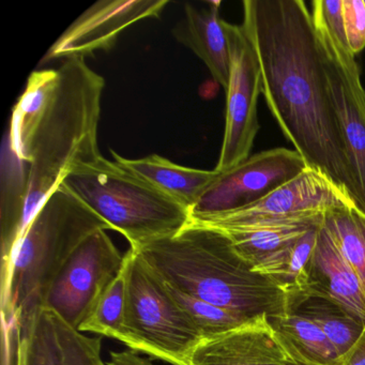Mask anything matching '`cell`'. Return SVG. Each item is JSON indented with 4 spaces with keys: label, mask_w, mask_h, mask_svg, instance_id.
<instances>
[{
    "label": "cell",
    "mask_w": 365,
    "mask_h": 365,
    "mask_svg": "<svg viewBox=\"0 0 365 365\" xmlns=\"http://www.w3.org/2000/svg\"><path fill=\"white\" fill-rule=\"evenodd\" d=\"M220 3L210 8H196L187 4L185 19L175 27V37L193 51L207 66L212 78L227 88L230 72V48L226 21L220 18Z\"/></svg>",
    "instance_id": "cell-16"
},
{
    "label": "cell",
    "mask_w": 365,
    "mask_h": 365,
    "mask_svg": "<svg viewBox=\"0 0 365 365\" xmlns=\"http://www.w3.org/2000/svg\"><path fill=\"white\" fill-rule=\"evenodd\" d=\"M302 294H316L334 301L365 324L364 288L322 223Z\"/></svg>",
    "instance_id": "cell-14"
},
{
    "label": "cell",
    "mask_w": 365,
    "mask_h": 365,
    "mask_svg": "<svg viewBox=\"0 0 365 365\" xmlns=\"http://www.w3.org/2000/svg\"><path fill=\"white\" fill-rule=\"evenodd\" d=\"M322 226L365 290V215L349 202L336 205L324 211Z\"/></svg>",
    "instance_id": "cell-21"
},
{
    "label": "cell",
    "mask_w": 365,
    "mask_h": 365,
    "mask_svg": "<svg viewBox=\"0 0 365 365\" xmlns=\"http://www.w3.org/2000/svg\"><path fill=\"white\" fill-rule=\"evenodd\" d=\"M66 365H106L102 358V339L86 336L71 328L52 311Z\"/></svg>",
    "instance_id": "cell-25"
},
{
    "label": "cell",
    "mask_w": 365,
    "mask_h": 365,
    "mask_svg": "<svg viewBox=\"0 0 365 365\" xmlns=\"http://www.w3.org/2000/svg\"><path fill=\"white\" fill-rule=\"evenodd\" d=\"M242 5L241 26L257 57L269 110L307 168L356 207V185L313 14L302 0H245Z\"/></svg>",
    "instance_id": "cell-1"
},
{
    "label": "cell",
    "mask_w": 365,
    "mask_h": 365,
    "mask_svg": "<svg viewBox=\"0 0 365 365\" xmlns=\"http://www.w3.org/2000/svg\"><path fill=\"white\" fill-rule=\"evenodd\" d=\"M329 93L341 125L356 190V208L365 215V89L356 56L314 18Z\"/></svg>",
    "instance_id": "cell-9"
},
{
    "label": "cell",
    "mask_w": 365,
    "mask_h": 365,
    "mask_svg": "<svg viewBox=\"0 0 365 365\" xmlns=\"http://www.w3.org/2000/svg\"><path fill=\"white\" fill-rule=\"evenodd\" d=\"M191 365H300L283 347L268 316L262 315L223 334L204 339Z\"/></svg>",
    "instance_id": "cell-13"
},
{
    "label": "cell",
    "mask_w": 365,
    "mask_h": 365,
    "mask_svg": "<svg viewBox=\"0 0 365 365\" xmlns=\"http://www.w3.org/2000/svg\"><path fill=\"white\" fill-rule=\"evenodd\" d=\"M312 7L314 18L319 20L333 37L348 48L344 29L343 0H315Z\"/></svg>",
    "instance_id": "cell-27"
},
{
    "label": "cell",
    "mask_w": 365,
    "mask_h": 365,
    "mask_svg": "<svg viewBox=\"0 0 365 365\" xmlns=\"http://www.w3.org/2000/svg\"><path fill=\"white\" fill-rule=\"evenodd\" d=\"M98 230L112 227L71 190L59 185L16 245L9 275L1 283V320L16 322L23 332L43 307L66 262Z\"/></svg>",
    "instance_id": "cell-4"
},
{
    "label": "cell",
    "mask_w": 365,
    "mask_h": 365,
    "mask_svg": "<svg viewBox=\"0 0 365 365\" xmlns=\"http://www.w3.org/2000/svg\"><path fill=\"white\" fill-rule=\"evenodd\" d=\"M345 202L351 204L330 181L307 168L255 204L230 212L191 219V222L221 230L296 223L322 217L327 209Z\"/></svg>",
    "instance_id": "cell-11"
},
{
    "label": "cell",
    "mask_w": 365,
    "mask_h": 365,
    "mask_svg": "<svg viewBox=\"0 0 365 365\" xmlns=\"http://www.w3.org/2000/svg\"><path fill=\"white\" fill-rule=\"evenodd\" d=\"M279 341L300 365H345L330 339L311 320L288 313L268 317Z\"/></svg>",
    "instance_id": "cell-20"
},
{
    "label": "cell",
    "mask_w": 365,
    "mask_h": 365,
    "mask_svg": "<svg viewBox=\"0 0 365 365\" xmlns=\"http://www.w3.org/2000/svg\"><path fill=\"white\" fill-rule=\"evenodd\" d=\"M289 313L313 322L330 339L345 363L365 334V324L334 301L316 294L289 296Z\"/></svg>",
    "instance_id": "cell-19"
},
{
    "label": "cell",
    "mask_w": 365,
    "mask_h": 365,
    "mask_svg": "<svg viewBox=\"0 0 365 365\" xmlns=\"http://www.w3.org/2000/svg\"><path fill=\"white\" fill-rule=\"evenodd\" d=\"M125 262L106 230L86 239L66 262L46 294L44 307L78 330Z\"/></svg>",
    "instance_id": "cell-7"
},
{
    "label": "cell",
    "mask_w": 365,
    "mask_h": 365,
    "mask_svg": "<svg viewBox=\"0 0 365 365\" xmlns=\"http://www.w3.org/2000/svg\"><path fill=\"white\" fill-rule=\"evenodd\" d=\"M322 222V217L296 223L266 224L222 232L227 235L236 253L255 272L272 279L297 241Z\"/></svg>",
    "instance_id": "cell-15"
},
{
    "label": "cell",
    "mask_w": 365,
    "mask_h": 365,
    "mask_svg": "<svg viewBox=\"0 0 365 365\" xmlns=\"http://www.w3.org/2000/svg\"><path fill=\"white\" fill-rule=\"evenodd\" d=\"M106 365H108V364H106Z\"/></svg>",
    "instance_id": "cell-32"
},
{
    "label": "cell",
    "mask_w": 365,
    "mask_h": 365,
    "mask_svg": "<svg viewBox=\"0 0 365 365\" xmlns=\"http://www.w3.org/2000/svg\"><path fill=\"white\" fill-rule=\"evenodd\" d=\"M230 72L226 88L225 130L215 170L225 172L251 157L259 131L257 102L262 93L257 57L242 26L226 22Z\"/></svg>",
    "instance_id": "cell-8"
},
{
    "label": "cell",
    "mask_w": 365,
    "mask_h": 365,
    "mask_svg": "<svg viewBox=\"0 0 365 365\" xmlns=\"http://www.w3.org/2000/svg\"><path fill=\"white\" fill-rule=\"evenodd\" d=\"M168 4V0L98 1L57 39L41 63L110 51L125 29L145 19L159 18Z\"/></svg>",
    "instance_id": "cell-12"
},
{
    "label": "cell",
    "mask_w": 365,
    "mask_h": 365,
    "mask_svg": "<svg viewBox=\"0 0 365 365\" xmlns=\"http://www.w3.org/2000/svg\"><path fill=\"white\" fill-rule=\"evenodd\" d=\"M61 185L120 232L133 250L174 236L191 222L190 209L103 155L74 166Z\"/></svg>",
    "instance_id": "cell-5"
},
{
    "label": "cell",
    "mask_w": 365,
    "mask_h": 365,
    "mask_svg": "<svg viewBox=\"0 0 365 365\" xmlns=\"http://www.w3.org/2000/svg\"><path fill=\"white\" fill-rule=\"evenodd\" d=\"M21 331L16 322L1 320V346L3 360L1 365H19V343Z\"/></svg>",
    "instance_id": "cell-28"
},
{
    "label": "cell",
    "mask_w": 365,
    "mask_h": 365,
    "mask_svg": "<svg viewBox=\"0 0 365 365\" xmlns=\"http://www.w3.org/2000/svg\"><path fill=\"white\" fill-rule=\"evenodd\" d=\"M108 365H153L149 359L138 356L133 350H121V351H110V360Z\"/></svg>",
    "instance_id": "cell-29"
},
{
    "label": "cell",
    "mask_w": 365,
    "mask_h": 365,
    "mask_svg": "<svg viewBox=\"0 0 365 365\" xmlns=\"http://www.w3.org/2000/svg\"><path fill=\"white\" fill-rule=\"evenodd\" d=\"M134 251L173 287L236 315L289 313L288 292L255 272L222 230L190 222L174 236Z\"/></svg>",
    "instance_id": "cell-2"
},
{
    "label": "cell",
    "mask_w": 365,
    "mask_h": 365,
    "mask_svg": "<svg viewBox=\"0 0 365 365\" xmlns=\"http://www.w3.org/2000/svg\"><path fill=\"white\" fill-rule=\"evenodd\" d=\"M296 150L274 148L251 155L225 172L205 190L191 208V219L245 208L259 202L307 170Z\"/></svg>",
    "instance_id": "cell-10"
},
{
    "label": "cell",
    "mask_w": 365,
    "mask_h": 365,
    "mask_svg": "<svg viewBox=\"0 0 365 365\" xmlns=\"http://www.w3.org/2000/svg\"><path fill=\"white\" fill-rule=\"evenodd\" d=\"M165 284L175 301L187 312V315L200 329L204 339L223 334L252 320L180 292L166 282Z\"/></svg>",
    "instance_id": "cell-24"
},
{
    "label": "cell",
    "mask_w": 365,
    "mask_h": 365,
    "mask_svg": "<svg viewBox=\"0 0 365 365\" xmlns=\"http://www.w3.org/2000/svg\"><path fill=\"white\" fill-rule=\"evenodd\" d=\"M345 365H365V334L354 351L346 359Z\"/></svg>",
    "instance_id": "cell-30"
},
{
    "label": "cell",
    "mask_w": 365,
    "mask_h": 365,
    "mask_svg": "<svg viewBox=\"0 0 365 365\" xmlns=\"http://www.w3.org/2000/svg\"><path fill=\"white\" fill-rule=\"evenodd\" d=\"M114 161L165 195L190 209L217 178V170H196L174 163L159 155L127 159L112 150Z\"/></svg>",
    "instance_id": "cell-17"
},
{
    "label": "cell",
    "mask_w": 365,
    "mask_h": 365,
    "mask_svg": "<svg viewBox=\"0 0 365 365\" xmlns=\"http://www.w3.org/2000/svg\"><path fill=\"white\" fill-rule=\"evenodd\" d=\"M58 69L37 70L29 76L26 88L12 113L9 148L29 165L38 129L54 99L58 87Z\"/></svg>",
    "instance_id": "cell-18"
},
{
    "label": "cell",
    "mask_w": 365,
    "mask_h": 365,
    "mask_svg": "<svg viewBox=\"0 0 365 365\" xmlns=\"http://www.w3.org/2000/svg\"><path fill=\"white\" fill-rule=\"evenodd\" d=\"M127 264V307L119 341L129 349L172 365H191L204 336L168 292L162 277L130 247Z\"/></svg>",
    "instance_id": "cell-6"
},
{
    "label": "cell",
    "mask_w": 365,
    "mask_h": 365,
    "mask_svg": "<svg viewBox=\"0 0 365 365\" xmlns=\"http://www.w3.org/2000/svg\"><path fill=\"white\" fill-rule=\"evenodd\" d=\"M58 72V87L38 129L27 168L23 234L74 166L101 157L98 125L106 81L84 57L66 59Z\"/></svg>",
    "instance_id": "cell-3"
},
{
    "label": "cell",
    "mask_w": 365,
    "mask_h": 365,
    "mask_svg": "<svg viewBox=\"0 0 365 365\" xmlns=\"http://www.w3.org/2000/svg\"><path fill=\"white\" fill-rule=\"evenodd\" d=\"M127 307V264L104 290L86 319L78 327L80 332L95 333L119 341L125 324Z\"/></svg>",
    "instance_id": "cell-23"
},
{
    "label": "cell",
    "mask_w": 365,
    "mask_h": 365,
    "mask_svg": "<svg viewBox=\"0 0 365 365\" xmlns=\"http://www.w3.org/2000/svg\"><path fill=\"white\" fill-rule=\"evenodd\" d=\"M346 41L354 56L365 48L364 0H343Z\"/></svg>",
    "instance_id": "cell-26"
},
{
    "label": "cell",
    "mask_w": 365,
    "mask_h": 365,
    "mask_svg": "<svg viewBox=\"0 0 365 365\" xmlns=\"http://www.w3.org/2000/svg\"><path fill=\"white\" fill-rule=\"evenodd\" d=\"M19 365H66L52 311L42 307L23 332L19 343Z\"/></svg>",
    "instance_id": "cell-22"
},
{
    "label": "cell",
    "mask_w": 365,
    "mask_h": 365,
    "mask_svg": "<svg viewBox=\"0 0 365 365\" xmlns=\"http://www.w3.org/2000/svg\"><path fill=\"white\" fill-rule=\"evenodd\" d=\"M364 4H365V0H364Z\"/></svg>",
    "instance_id": "cell-31"
}]
</instances>
